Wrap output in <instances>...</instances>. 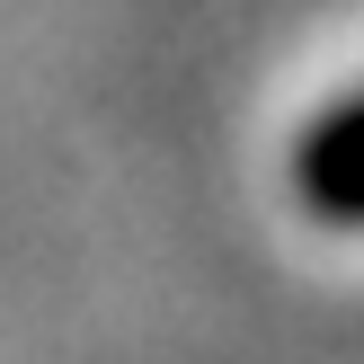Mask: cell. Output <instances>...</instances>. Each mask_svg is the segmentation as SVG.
<instances>
[{"instance_id": "cell-1", "label": "cell", "mask_w": 364, "mask_h": 364, "mask_svg": "<svg viewBox=\"0 0 364 364\" xmlns=\"http://www.w3.org/2000/svg\"><path fill=\"white\" fill-rule=\"evenodd\" d=\"M294 196H302L311 223L364 231V89L338 98L329 116L302 134V151H294Z\"/></svg>"}]
</instances>
